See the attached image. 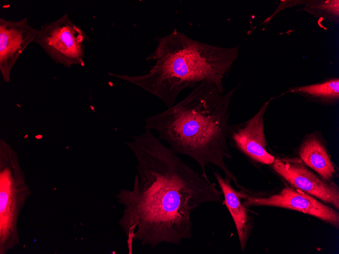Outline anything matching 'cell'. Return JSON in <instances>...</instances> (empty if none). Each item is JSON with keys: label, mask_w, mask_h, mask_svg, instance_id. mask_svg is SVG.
I'll use <instances>...</instances> for the list:
<instances>
[{"label": "cell", "mask_w": 339, "mask_h": 254, "mask_svg": "<svg viewBox=\"0 0 339 254\" xmlns=\"http://www.w3.org/2000/svg\"><path fill=\"white\" fill-rule=\"evenodd\" d=\"M125 144L135 158L137 173L132 188L120 189L116 197L123 207L118 223L129 251L135 242L154 248L192 238L194 210L221 202L222 191L150 129L145 128Z\"/></svg>", "instance_id": "6da1fadb"}, {"label": "cell", "mask_w": 339, "mask_h": 254, "mask_svg": "<svg viewBox=\"0 0 339 254\" xmlns=\"http://www.w3.org/2000/svg\"><path fill=\"white\" fill-rule=\"evenodd\" d=\"M236 89L222 93L213 84L200 83L178 103L146 118L145 128L156 131L175 154L194 160L204 174L213 165L239 187L225 162L231 157L227 133Z\"/></svg>", "instance_id": "7a4b0ae2"}, {"label": "cell", "mask_w": 339, "mask_h": 254, "mask_svg": "<svg viewBox=\"0 0 339 254\" xmlns=\"http://www.w3.org/2000/svg\"><path fill=\"white\" fill-rule=\"evenodd\" d=\"M146 60L154 62L146 74H115L160 99L167 108L184 90L202 83L215 85L223 93V80L238 57L239 47H222L192 39L175 30L158 39Z\"/></svg>", "instance_id": "3957f363"}, {"label": "cell", "mask_w": 339, "mask_h": 254, "mask_svg": "<svg viewBox=\"0 0 339 254\" xmlns=\"http://www.w3.org/2000/svg\"><path fill=\"white\" fill-rule=\"evenodd\" d=\"M16 154L5 143L1 147L0 254L20 244L17 222L25 202L31 194Z\"/></svg>", "instance_id": "277c9868"}, {"label": "cell", "mask_w": 339, "mask_h": 254, "mask_svg": "<svg viewBox=\"0 0 339 254\" xmlns=\"http://www.w3.org/2000/svg\"><path fill=\"white\" fill-rule=\"evenodd\" d=\"M89 40L67 14L42 25L34 43L39 45L56 63L67 68L85 65V42Z\"/></svg>", "instance_id": "5b68a950"}, {"label": "cell", "mask_w": 339, "mask_h": 254, "mask_svg": "<svg viewBox=\"0 0 339 254\" xmlns=\"http://www.w3.org/2000/svg\"><path fill=\"white\" fill-rule=\"evenodd\" d=\"M243 202L247 207L273 206L296 210L310 215L328 223L336 229L339 227V213L315 197L293 187L283 188L280 192L265 195L251 191L240 186Z\"/></svg>", "instance_id": "8992f818"}, {"label": "cell", "mask_w": 339, "mask_h": 254, "mask_svg": "<svg viewBox=\"0 0 339 254\" xmlns=\"http://www.w3.org/2000/svg\"><path fill=\"white\" fill-rule=\"evenodd\" d=\"M270 166L291 187L339 209L338 186L334 181H324L298 157L275 158Z\"/></svg>", "instance_id": "52a82bcc"}, {"label": "cell", "mask_w": 339, "mask_h": 254, "mask_svg": "<svg viewBox=\"0 0 339 254\" xmlns=\"http://www.w3.org/2000/svg\"><path fill=\"white\" fill-rule=\"evenodd\" d=\"M272 99L265 102L250 119L228 127L227 137L231 144L256 165H270L275 159L268 151L264 133L265 114Z\"/></svg>", "instance_id": "ba28073f"}, {"label": "cell", "mask_w": 339, "mask_h": 254, "mask_svg": "<svg viewBox=\"0 0 339 254\" xmlns=\"http://www.w3.org/2000/svg\"><path fill=\"white\" fill-rule=\"evenodd\" d=\"M38 33L27 18L18 21L0 18V70L5 81H10L13 66Z\"/></svg>", "instance_id": "9c48e42d"}, {"label": "cell", "mask_w": 339, "mask_h": 254, "mask_svg": "<svg viewBox=\"0 0 339 254\" xmlns=\"http://www.w3.org/2000/svg\"><path fill=\"white\" fill-rule=\"evenodd\" d=\"M213 172L222 192L224 203L234 222L241 248L244 251L253 229V218L243 203L241 191L234 189L227 177H222L217 171Z\"/></svg>", "instance_id": "30bf717a"}, {"label": "cell", "mask_w": 339, "mask_h": 254, "mask_svg": "<svg viewBox=\"0 0 339 254\" xmlns=\"http://www.w3.org/2000/svg\"><path fill=\"white\" fill-rule=\"evenodd\" d=\"M297 153L301 161L324 181H333L336 174L335 166L319 133L314 132L307 135Z\"/></svg>", "instance_id": "8fae6325"}, {"label": "cell", "mask_w": 339, "mask_h": 254, "mask_svg": "<svg viewBox=\"0 0 339 254\" xmlns=\"http://www.w3.org/2000/svg\"><path fill=\"white\" fill-rule=\"evenodd\" d=\"M288 92L301 95L312 101L335 104L339 100V79L331 78L318 83L290 88Z\"/></svg>", "instance_id": "7c38bea8"}, {"label": "cell", "mask_w": 339, "mask_h": 254, "mask_svg": "<svg viewBox=\"0 0 339 254\" xmlns=\"http://www.w3.org/2000/svg\"><path fill=\"white\" fill-rule=\"evenodd\" d=\"M303 10L314 17L325 20L338 23L339 1H306Z\"/></svg>", "instance_id": "4fadbf2b"}]
</instances>
